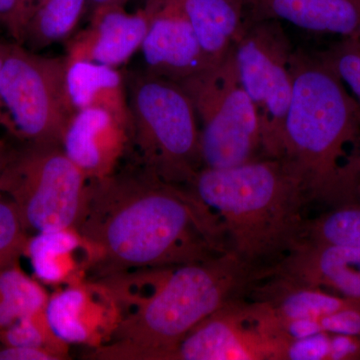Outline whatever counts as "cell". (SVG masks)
I'll list each match as a JSON object with an SVG mask.
<instances>
[{
  "mask_svg": "<svg viewBox=\"0 0 360 360\" xmlns=\"http://www.w3.org/2000/svg\"><path fill=\"white\" fill-rule=\"evenodd\" d=\"M172 360H281V345L260 326L253 302L234 298L191 329Z\"/></svg>",
  "mask_w": 360,
  "mask_h": 360,
  "instance_id": "obj_10",
  "label": "cell"
},
{
  "mask_svg": "<svg viewBox=\"0 0 360 360\" xmlns=\"http://www.w3.org/2000/svg\"><path fill=\"white\" fill-rule=\"evenodd\" d=\"M63 357L45 348L9 347L0 343V360H63Z\"/></svg>",
  "mask_w": 360,
  "mask_h": 360,
  "instance_id": "obj_28",
  "label": "cell"
},
{
  "mask_svg": "<svg viewBox=\"0 0 360 360\" xmlns=\"http://www.w3.org/2000/svg\"><path fill=\"white\" fill-rule=\"evenodd\" d=\"M11 146L6 143V141H0V196L1 193V180L6 169L7 160H8L9 153H11Z\"/></svg>",
  "mask_w": 360,
  "mask_h": 360,
  "instance_id": "obj_30",
  "label": "cell"
},
{
  "mask_svg": "<svg viewBox=\"0 0 360 360\" xmlns=\"http://www.w3.org/2000/svg\"><path fill=\"white\" fill-rule=\"evenodd\" d=\"M89 179L58 144L11 148L1 193L18 208L26 231L73 229L79 221Z\"/></svg>",
  "mask_w": 360,
  "mask_h": 360,
  "instance_id": "obj_7",
  "label": "cell"
},
{
  "mask_svg": "<svg viewBox=\"0 0 360 360\" xmlns=\"http://www.w3.org/2000/svg\"><path fill=\"white\" fill-rule=\"evenodd\" d=\"M300 241L360 248V207L341 206L307 221Z\"/></svg>",
  "mask_w": 360,
  "mask_h": 360,
  "instance_id": "obj_23",
  "label": "cell"
},
{
  "mask_svg": "<svg viewBox=\"0 0 360 360\" xmlns=\"http://www.w3.org/2000/svg\"><path fill=\"white\" fill-rule=\"evenodd\" d=\"M265 274L360 302V248L300 241Z\"/></svg>",
  "mask_w": 360,
  "mask_h": 360,
  "instance_id": "obj_12",
  "label": "cell"
},
{
  "mask_svg": "<svg viewBox=\"0 0 360 360\" xmlns=\"http://www.w3.org/2000/svg\"><path fill=\"white\" fill-rule=\"evenodd\" d=\"M82 269L97 278L131 269H172L229 251L217 215L186 186L134 163L89 180L75 227Z\"/></svg>",
  "mask_w": 360,
  "mask_h": 360,
  "instance_id": "obj_1",
  "label": "cell"
},
{
  "mask_svg": "<svg viewBox=\"0 0 360 360\" xmlns=\"http://www.w3.org/2000/svg\"><path fill=\"white\" fill-rule=\"evenodd\" d=\"M264 285L251 286L255 300L277 316L286 319H319L349 307L357 300L328 292L322 288L297 283L279 276H267Z\"/></svg>",
  "mask_w": 360,
  "mask_h": 360,
  "instance_id": "obj_18",
  "label": "cell"
},
{
  "mask_svg": "<svg viewBox=\"0 0 360 360\" xmlns=\"http://www.w3.org/2000/svg\"><path fill=\"white\" fill-rule=\"evenodd\" d=\"M252 13L309 32L360 37V0H260Z\"/></svg>",
  "mask_w": 360,
  "mask_h": 360,
  "instance_id": "obj_15",
  "label": "cell"
},
{
  "mask_svg": "<svg viewBox=\"0 0 360 360\" xmlns=\"http://www.w3.org/2000/svg\"><path fill=\"white\" fill-rule=\"evenodd\" d=\"M39 2V0H22V11L23 16H25V26L27 25L28 20H30V16H32L33 11H34Z\"/></svg>",
  "mask_w": 360,
  "mask_h": 360,
  "instance_id": "obj_31",
  "label": "cell"
},
{
  "mask_svg": "<svg viewBox=\"0 0 360 360\" xmlns=\"http://www.w3.org/2000/svg\"><path fill=\"white\" fill-rule=\"evenodd\" d=\"M186 187L217 215L229 251L253 269H269L302 240L309 198L284 158L202 167Z\"/></svg>",
  "mask_w": 360,
  "mask_h": 360,
  "instance_id": "obj_4",
  "label": "cell"
},
{
  "mask_svg": "<svg viewBox=\"0 0 360 360\" xmlns=\"http://www.w3.org/2000/svg\"><path fill=\"white\" fill-rule=\"evenodd\" d=\"M148 25L146 7L135 13L125 11L124 6L101 9L92 14L89 30L70 42L66 58L118 68L141 49Z\"/></svg>",
  "mask_w": 360,
  "mask_h": 360,
  "instance_id": "obj_14",
  "label": "cell"
},
{
  "mask_svg": "<svg viewBox=\"0 0 360 360\" xmlns=\"http://www.w3.org/2000/svg\"><path fill=\"white\" fill-rule=\"evenodd\" d=\"M86 305V290L77 285L49 296L44 317L54 338L68 345L87 342L90 331L84 319Z\"/></svg>",
  "mask_w": 360,
  "mask_h": 360,
  "instance_id": "obj_22",
  "label": "cell"
},
{
  "mask_svg": "<svg viewBox=\"0 0 360 360\" xmlns=\"http://www.w3.org/2000/svg\"><path fill=\"white\" fill-rule=\"evenodd\" d=\"M127 0H89L86 11H89L90 15L106 8V7L124 6Z\"/></svg>",
  "mask_w": 360,
  "mask_h": 360,
  "instance_id": "obj_29",
  "label": "cell"
},
{
  "mask_svg": "<svg viewBox=\"0 0 360 360\" xmlns=\"http://www.w3.org/2000/svg\"><path fill=\"white\" fill-rule=\"evenodd\" d=\"M148 30L141 51L146 71L181 84L212 68L191 23L170 0H148Z\"/></svg>",
  "mask_w": 360,
  "mask_h": 360,
  "instance_id": "obj_11",
  "label": "cell"
},
{
  "mask_svg": "<svg viewBox=\"0 0 360 360\" xmlns=\"http://www.w3.org/2000/svg\"><path fill=\"white\" fill-rule=\"evenodd\" d=\"M82 239L73 229L37 232L28 239L25 253L40 281L58 283L70 276V269L63 264V260L82 248Z\"/></svg>",
  "mask_w": 360,
  "mask_h": 360,
  "instance_id": "obj_21",
  "label": "cell"
},
{
  "mask_svg": "<svg viewBox=\"0 0 360 360\" xmlns=\"http://www.w3.org/2000/svg\"><path fill=\"white\" fill-rule=\"evenodd\" d=\"M191 23L210 65L222 63L243 30L245 4L241 0H170Z\"/></svg>",
  "mask_w": 360,
  "mask_h": 360,
  "instance_id": "obj_16",
  "label": "cell"
},
{
  "mask_svg": "<svg viewBox=\"0 0 360 360\" xmlns=\"http://www.w3.org/2000/svg\"><path fill=\"white\" fill-rule=\"evenodd\" d=\"M153 290L137 295L90 356L101 360H172L179 343L200 322L238 298L262 278L231 251L205 262L150 269Z\"/></svg>",
  "mask_w": 360,
  "mask_h": 360,
  "instance_id": "obj_3",
  "label": "cell"
},
{
  "mask_svg": "<svg viewBox=\"0 0 360 360\" xmlns=\"http://www.w3.org/2000/svg\"><path fill=\"white\" fill-rule=\"evenodd\" d=\"M357 193H359V191H360V168L359 172V175H357Z\"/></svg>",
  "mask_w": 360,
  "mask_h": 360,
  "instance_id": "obj_34",
  "label": "cell"
},
{
  "mask_svg": "<svg viewBox=\"0 0 360 360\" xmlns=\"http://www.w3.org/2000/svg\"><path fill=\"white\" fill-rule=\"evenodd\" d=\"M49 297L20 264L0 269V333L20 319L42 314Z\"/></svg>",
  "mask_w": 360,
  "mask_h": 360,
  "instance_id": "obj_20",
  "label": "cell"
},
{
  "mask_svg": "<svg viewBox=\"0 0 360 360\" xmlns=\"http://www.w3.org/2000/svg\"><path fill=\"white\" fill-rule=\"evenodd\" d=\"M292 96L283 132V158L302 179L309 200L340 205L357 195L360 108L321 56L295 51Z\"/></svg>",
  "mask_w": 360,
  "mask_h": 360,
  "instance_id": "obj_2",
  "label": "cell"
},
{
  "mask_svg": "<svg viewBox=\"0 0 360 360\" xmlns=\"http://www.w3.org/2000/svg\"><path fill=\"white\" fill-rule=\"evenodd\" d=\"M68 61V96L75 110L103 108L129 129L127 89L120 71L94 61Z\"/></svg>",
  "mask_w": 360,
  "mask_h": 360,
  "instance_id": "obj_17",
  "label": "cell"
},
{
  "mask_svg": "<svg viewBox=\"0 0 360 360\" xmlns=\"http://www.w3.org/2000/svg\"><path fill=\"white\" fill-rule=\"evenodd\" d=\"M68 58H47L9 44L0 75L2 127L20 143L63 144L75 110L68 96Z\"/></svg>",
  "mask_w": 360,
  "mask_h": 360,
  "instance_id": "obj_6",
  "label": "cell"
},
{
  "mask_svg": "<svg viewBox=\"0 0 360 360\" xmlns=\"http://www.w3.org/2000/svg\"><path fill=\"white\" fill-rule=\"evenodd\" d=\"M129 162L160 179L187 186L203 167L200 127L184 87L150 73H131L125 82Z\"/></svg>",
  "mask_w": 360,
  "mask_h": 360,
  "instance_id": "obj_5",
  "label": "cell"
},
{
  "mask_svg": "<svg viewBox=\"0 0 360 360\" xmlns=\"http://www.w3.org/2000/svg\"><path fill=\"white\" fill-rule=\"evenodd\" d=\"M127 129L98 106L75 111L66 127L63 148L89 180L115 172L127 155Z\"/></svg>",
  "mask_w": 360,
  "mask_h": 360,
  "instance_id": "obj_13",
  "label": "cell"
},
{
  "mask_svg": "<svg viewBox=\"0 0 360 360\" xmlns=\"http://www.w3.org/2000/svg\"><path fill=\"white\" fill-rule=\"evenodd\" d=\"M293 49L278 20L246 21L232 46L239 82L255 106L264 155L283 158V132L292 96Z\"/></svg>",
  "mask_w": 360,
  "mask_h": 360,
  "instance_id": "obj_9",
  "label": "cell"
},
{
  "mask_svg": "<svg viewBox=\"0 0 360 360\" xmlns=\"http://www.w3.org/2000/svg\"><path fill=\"white\" fill-rule=\"evenodd\" d=\"M331 335H316L291 340L281 348V360H330Z\"/></svg>",
  "mask_w": 360,
  "mask_h": 360,
  "instance_id": "obj_26",
  "label": "cell"
},
{
  "mask_svg": "<svg viewBox=\"0 0 360 360\" xmlns=\"http://www.w3.org/2000/svg\"><path fill=\"white\" fill-rule=\"evenodd\" d=\"M0 26L20 44L25 32L22 0H0Z\"/></svg>",
  "mask_w": 360,
  "mask_h": 360,
  "instance_id": "obj_27",
  "label": "cell"
},
{
  "mask_svg": "<svg viewBox=\"0 0 360 360\" xmlns=\"http://www.w3.org/2000/svg\"><path fill=\"white\" fill-rule=\"evenodd\" d=\"M187 92L200 127L203 167H236L264 153L255 106L239 82L232 49L222 63L179 84Z\"/></svg>",
  "mask_w": 360,
  "mask_h": 360,
  "instance_id": "obj_8",
  "label": "cell"
},
{
  "mask_svg": "<svg viewBox=\"0 0 360 360\" xmlns=\"http://www.w3.org/2000/svg\"><path fill=\"white\" fill-rule=\"evenodd\" d=\"M360 108V37L342 39L321 54Z\"/></svg>",
  "mask_w": 360,
  "mask_h": 360,
  "instance_id": "obj_25",
  "label": "cell"
},
{
  "mask_svg": "<svg viewBox=\"0 0 360 360\" xmlns=\"http://www.w3.org/2000/svg\"><path fill=\"white\" fill-rule=\"evenodd\" d=\"M27 232L13 201L0 196V269L20 262L30 239Z\"/></svg>",
  "mask_w": 360,
  "mask_h": 360,
  "instance_id": "obj_24",
  "label": "cell"
},
{
  "mask_svg": "<svg viewBox=\"0 0 360 360\" xmlns=\"http://www.w3.org/2000/svg\"><path fill=\"white\" fill-rule=\"evenodd\" d=\"M241 1L245 4V6H250L253 9L259 4L260 0H241Z\"/></svg>",
  "mask_w": 360,
  "mask_h": 360,
  "instance_id": "obj_33",
  "label": "cell"
},
{
  "mask_svg": "<svg viewBox=\"0 0 360 360\" xmlns=\"http://www.w3.org/2000/svg\"><path fill=\"white\" fill-rule=\"evenodd\" d=\"M9 44L0 40V75H1L2 66L6 60L7 51H8ZM2 124L1 104H0V125Z\"/></svg>",
  "mask_w": 360,
  "mask_h": 360,
  "instance_id": "obj_32",
  "label": "cell"
},
{
  "mask_svg": "<svg viewBox=\"0 0 360 360\" xmlns=\"http://www.w3.org/2000/svg\"><path fill=\"white\" fill-rule=\"evenodd\" d=\"M89 0H39L20 45L39 52L68 39L86 11Z\"/></svg>",
  "mask_w": 360,
  "mask_h": 360,
  "instance_id": "obj_19",
  "label": "cell"
}]
</instances>
